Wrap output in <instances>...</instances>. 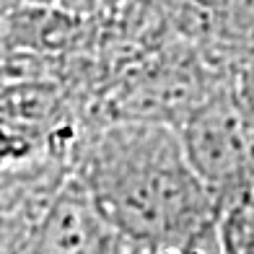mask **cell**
<instances>
[{
    "mask_svg": "<svg viewBox=\"0 0 254 254\" xmlns=\"http://www.w3.org/2000/svg\"><path fill=\"white\" fill-rule=\"evenodd\" d=\"M135 0H55V10L86 29H104L109 21L127 16Z\"/></svg>",
    "mask_w": 254,
    "mask_h": 254,
    "instance_id": "4",
    "label": "cell"
},
{
    "mask_svg": "<svg viewBox=\"0 0 254 254\" xmlns=\"http://www.w3.org/2000/svg\"><path fill=\"white\" fill-rule=\"evenodd\" d=\"M182 151L215 205L252 197V70H228L177 127Z\"/></svg>",
    "mask_w": 254,
    "mask_h": 254,
    "instance_id": "2",
    "label": "cell"
},
{
    "mask_svg": "<svg viewBox=\"0 0 254 254\" xmlns=\"http://www.w3.org/2000/svg\"><path fill=\"white\" fill-rule=\"evenodd\" d=\"M29 254H130V247L104 223L75 179L67 177L44 210Z\"/></svg>",
    "mask_w": 254,
    "mask_h": 254,
    "instance_id": "3",
    "label": "cell"
},
{
    "mask_svg": "<svg viewBox=\"0 0 254 254\" xmlns=\"http://www.w3.org/2000/svg\"><path fill=\"white\" fill-rule=\"evenodd\" d=\"M70 177L130 249L192 252L218 241V205L169 125H86L70 153Z\"/></svg>",
    "mask_w": 254,
    "mask_h": 254,
    "instance_id": "1",
    "label": "cell"
}]
</instances>
